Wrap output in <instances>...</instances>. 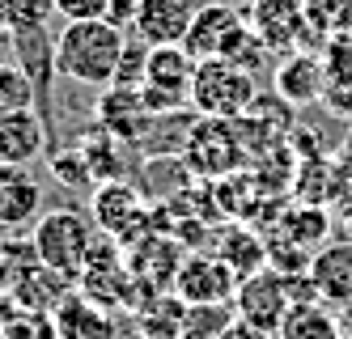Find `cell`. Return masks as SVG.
Here are the masks:
<instances>
[{"label": "cell", "mask_w": 352, "mask_h": 339, "mask_svg": "<svg viewBox=\"0 0 352 339\" xmlns=\"http://www.w3.org/2000/svg\"><path fill=\"white\" fill-rule=\"evenodd\" d=\"M98 242V229L89 217L72 212V208H56V212H43L34 221V233H30V246L38 254L43 267H52L68 280H77L89 263V250Z\"/></svg>", "instance_id": "cell-2"}, {"label": "cell", "mask_w": 352, "mask_h": 339, "mask_svg": "<svg viewBox=\"0 0 352 339\" xmlns=\"http://www.w3.org/2000/svg\"><path fill=\"white\" fill-rule=\"evenodd\" d=\"M234 305H187L179 339H221L234 327Z\"/></svg>", "instance_id": "cell-25"}, {"label": "cell", "mask_w": 352, "mask_h": 339, "mask_svg": "<svg viewBox=\"0 0 352 339\" xmlns=\"http://www.w3.org/2000/svg\"><path fill=\"white\" fill-rule=\"evenodd\" d=\"M52 9L64 21H98L107 17V0H52Z\"/></svg>", "instance_id": "cell-31"}, {"label": "cell", "mask_w": 352, "mask_h": 339, "mask_svg": "<svg viewBox=\"0 0 352 339\" xmlns=\"http://www.w3.org/2000/svg\"><path fill=\"white\" fill-rule=\"evenodd\" d=\"M238 272L221 254H183V267L174 276V297L183 305H234Z\"/></svg>", "instance_id": "cell-8"}, {"label": "cell", "mask_w": 352, "mask_h": 339, "mask_svg": "<svg viewBox=\"0 0 352 339\" xmlns=\"http://www.w3.org/2000/svg\"><path fill=\"white\" fill-rule=\"evenodd\" d=\"M89 221L102 238H111L119 246H136L140 238L153 233V204L128 178L98 182L89 191Z\"/></svg>", "instance_id": "cell-5"}, {"label": "cell", "mask_w": 352, "mask_h": 339, "mask_svg": "<svg viewBox=\"0 0 352 339\" xmlns=\"http://www.w3.org/2000/svg\"><path fill=\"white\" fill-rule=\"evenodd\" d=\"M280 339H344V331L331 309H322L318 301H301L280 322Z\"/></svg>", "instance_id": "cell-22"}, {"label": "cell", "mask_w": 352, "mask_h": 339, "mask_svg": "<svg viewBox=\"0 0 352 339\" xmlns=\"http://www.w3.org/2000/svg\"><path fill=\"white\" fill-rule=\"evenodd\" d=\"M344 339H352V335H344Z\"/></svg>", "instance_id": "cell-36"}, {"label": "cell", "mask_w": 352, "mask_h": 339, "mask_svg": "<svg viewBox=\"0 0 352 339\" xmlns=\"http://www.w3.org/2000/svg\"><path fill=\"white\" fill-rule=\"evenodd\" d=\"M344 166L352 170V132H348V140H344Z\"/></svg>", "instance_id": "cell-35"}, {"label": "cell", "mask_w": 352, "mask_h": 339, "mask_svg": "<svg viewBox=\"0 0 352 339\" xmlns=\"http://www.w3.org/2000/svg\"><path fill=\"white\" fill-rule=\"evenodd\" d=\"M123 259H128V272H132L140 293L174 289V276L183 267V250L170 242V233H157V229L148 233V238H140L136 246L123 250Z\"/></svg>", "instance_id": "cell-10"}, {"label": "cell", "mask_w": 352, "mask_h": 339, "mask_svg": "<svg viewBox=\"0 0 352 339\" xmlns=\"http://www.w3.org/2000/svg\"><path fill=\"white\" fill-rule=\"evenodd\" d=\"M246 21H250V30L259 34V43L272 51V56L301 51V39L310 34L306 13H301V0H255Z\"/></svg>", "instance_id": "cell-9"}, {"label": "cell", "mask_w": 352, "mask_h": 339, "mask_svg": "<svg viewBox=\"0 0 352 339\" xmlns=\"http://www.w3.org/2000/svg\"><path fill=\"white\" fill-rule=\"evenodd\" d=\"M119 339H123V335H119Z\"/></svg>", "instance_id": "cell-37"}, {"label": "cell", "mask_w": 352, "mask_h": 339, "mask_svg": "<svg viewBox=\"0 0 352 339\" xmlns=\"http://www.w3.org/2000/svg\"><path fill=\"white\" fill-rule=\"evenodd\" d=\"M327 229H331V217L322 212V204H293L280 212V221H276V233L280 238H289L293 246H314L327 238Z\"/></svg>", "instance_id": "cell-21"}, {"label": "cell", "mask_w": 352, "mask_h": 339, "mask_svg": "<svg viewBox=\"0 0 352 339\" xmlns=\"http://www.w3.org/2000/svg\"><path fill=\"white\" fill-rule=\"evenodd\" d=\"M52 318H56V339H119L115 314L81 293H68L52 309Z\"/></svg>", "instance_id": "cell-17"}, {"label": "cell", "mask_w": 352, "mask_h": 339, "mask_svg": "<svg viewBox=\"0 0 352 339\" xmlns=\"http://www.w3.org/2000/svg\"><path fill=\"white\" fill-rule=\"evenodd\" d=\"M259 98L255 72L234 60H195L191 81V111L208 119H242Z\"/></svg>", "instance_id": "cell-4"}, {"label": "cell", "mask_w": 352, "mask_h": 339, "mask_svg": "<svg viewBox=\"0 0 352 339\" xmlns=\"http://www.w3.org/2000/svg\"><path fill=\"white\" fill-rule=\"evenodd\" d=\"M0 331H5V339H56V318L17 305L13 314L0 322Z\"/></svg>", "instance_id": "cell-28"}, {"label": "cell", "mask_w": 352, "mask_h": 339, "mask_svg": "<svg viewBox=\"0 0 352 339\" xmlns=\"http://www.w3.org/2000/svg\"><path fill=\"white\" fill-rule=\"evenodd\" d=\"M77 149L85 153V162L94 170V182H115V178L128 174V153H123V140H115L111 132H102V127L89 132Z\"/></svg>", "instance_id": "cell-23"}, {"label": "cell", "mask_w": 352, "mask_h": 339, "mask_svg": "<svg viewBox=\"0 0 352 339\" xmlns=\"http://www.w3.org/2000/svg\"><path fill=\"white\" fill-rule=\"evenodd\" d=\"M38 102V89L30 81V72L21 68L17 60L0 68V111H26Z\"/></svg>", "instance_id": "cell-27"}, {"label": "cell", "mask_w": 352, "mask_h": 339, "mask_svg": "<svg viewBox=\"0 0 352 339\" xmlns=\"http://www.w3.org/2000/svg\"><path fill=\"white\" fill-rule=\"evenodd\" d=\"M43 217V182L30 166H5L0 162V225L21 229Z\"/></svg>", "instance_id": "cell-16"}, {"label": "cell", "mask_w": 352, "mask_h": 339, "mask_svg": "<svg viewBox=\"0 0 352 339\" xmlns=\"http://www.w3.org/2000/svg\"><path fill=\"white\" fill-rule=\"evenodd\" d=\"M47 149V119L26 111H0V162L5 166H34Z\"/></svg>", "instance_id": "cell-15"}, {"label": "cell", "mask_w": 352, "mask_h": 339, "mask_svg": "<svg viewBox=\"0 0 352 339\" xmlns=\"http://www.w3.org/2000/svg\"><path fill=\"white\" fill-rule=\"evenodd\" d=\"M242 21H246V13H238L234 5H225V0L195 5V17H191V30H187L183 47L191 51L195 60H221Z\"/></svg>", "instance_id": "cell-14"}, {"label": "cell", "mask_w": 352, "mask_h": 339, "mask_svg": "<svg viewBox=\"0 0 352 339\" xmlns=\"http://www.w3.org/2000/svg\"><path fill=\"white\" fill-rule=\"evenodd\" d=\"M94 123L102 127V132H111L115 140L136 144V140H144L148 132H153L157 115L144 107L140 89H119V85H111V89H102V98H98V107H94Z\"/></svg>", "instance_id": "cell-11"}, {"label": "cell", "mask_w": 352, "mask_h": 339, "mask_svg": "<svg viewBox=\"0 0 352 339\" xmlns=\"http://www.w3.org/2000/svg\"><path fill=\"white\" fill-rule=\"evenodd\" d=\"M144 60H148V47L128 34V43H123V60H119V72H115V85L119 89H140L144 81Z\"/></svg>", "instance_id": "cell-30"}, {"label": "cell", "mask_w": 352, "mask_h": 339, "mask_svg": "<svg viewBox=\"0 0 352 339\" xmlns=\"http://www.w3.org/2000/svg\"><path fill=\"white\" fill-rule=\"evenodd\" d=\"M17 60V43H13V30L9 25H0V68Z\"/></svg>", "instance_id": "cell-33"}, {"label": "cell", "mask_w": 352, "mask_h": 339, "mask_svg": "<svg viewBox=\"0 0 352 339\" xmlns=\"http://www.w3.org/2000/svg\"><path fill=\"white\" fill-rule=\"evenodd\" d=\"M221 339H276V335H263V331H255V327H246V322H238V318H234V327L225 331Z\"/></svg>", "instance_id": "cell-34"}, {"label": "cell", "mask_w": 352, "mask_h": 339, "mask_svg": "<svg viewBox=\"0 0 352 339\" xmlns=\"http://www.w3.org/2000/svg\"><path fill=\"white\" fill-rule=\"evenodd\" d=\"M289 309H293L289 280L280 272H272V267L246 276L238 284V293H234V314H238V322L255 327L263 335H276V339H280V322L289 318Z\"/></svg>", "instance_id": "cell-7"}, {"label": "cell", "mask_w": 352, "mask_h": 339, "mask_svg": "<svg viewBox=\"0 0 352 339\" xmlns=\"http://www.w3.org/2000/svg\"><path fill=\"white\" fill-rule=\"evenodd\" d=\"M310 280L322 301H336L348 305L352 301V242H336V246H322L310 259Z\"/></svg>", "instance_id": "cell-19"}, {"label": "cell", "mask_w": 352, "mask_h": 339, "mask_svg": "<svg viewBox=\"0 0 352 339\" xmlns=\"http://www.w3.org/2000/svg\"><path fill=\"white\" fill-rule=\"evenodd\" d=\"M322 68H327L322 107L331 115L352 119V30L322 43Z\"/></svg>", "instance_id": "cell-18"}, {"label": "cell", "mask_w": 352, "mask_h": 339, "mask_svg": "<svg viewBox=\"0 0 352 339\" xmlns=\"http://www.w3.org/2000/svg\"><path fill=\"white\" fill-rule=\"evenodd\" d=\"M191 81H195V56L187 47H148L140 98L157 119L191 107Z\"/></svg>", "instance_id": "cell-6"}, {"label": "cell", "mask_w": 352, "mask_h": 339, "mask_svg": "<svg viewBox=\"0 0 352 339\" xmlns=\"http://www.w3.org/2000/svg\"><path fill=\"white\" fill-rule=\"evenodd\" d=\"M52 174H56V182H64V187H77V191H94L98 182H94V170H89V162H85V153L72 144V149H64V153H56L52 157Z\"/></svg>", "instance_id": "cell-29"}, {"label": "cell", "mask_w": 352, "mask_h": 339, "mask_svg": "<svg viewBox=\"0 0 352 339\" xmlns=\"http://www.w3.org/2000/svg\"><path fill=\"white\" fill-rule=\"evenodd\" d=\"M52 0H0V25H9L13 34L21 30H47L52 17Z\"/></svg>", "instance_id": "cell-26"}, {"label": "cell", "mask_w": 352, "mask_h": 339, "mask_svg": "<svg viewBox=\"0 0 352 339\" xmlns=\"http://www.w3.org/2000/svg\"><path fill=\"white\" fill-rule=\"evenodd\" d=\"M136 13H140V0H107V17L102 21H111L115 30H132Z\"/></svg>", "instance_id": "cell-32"}, {"label": "cell", "mask_w": 352, "mask_h": 339, "mask_svg": "<svg viewBox=\"0 0 352 339\" xmlns=\"http://www.w3.org/2000/svg\"><path fill=\"white\" fill-rule=\"evenodd\" d=\"M217 254L238 272V280H246V276H255V272L267 267V242L255 229H246V225H234L225 238H217Z\"/></svg>", "instance_id": "cell-20"}, {"label": "cell", "mask_w": 352, "mask_h": 339, "mask_svg": "<svg viewBox=\"0 0 352 339\" xmlns=\"http://www.w3.org/2000/svg\"><path fill=\"white\" fill-rule=\"evenodd\" d=\"M128 30H115L111 21H64L56 34V72L89 89H111L123 60Z\"/></svg>", "instance_id": "cell-1"}, {"label": "cell", "mask_w": 352, "mask_h": 339, "mask_svg": "<svg viewBox=\"0 0 352 339\" xmlns=\"http://www.w3.org/2000/svg\"><path fill=\"white\" fill-rule=\"evenodd\" d=\"M272 85H276V94H280L293 111L310 107V102H322V89H327L322 51H289V56H280Z\"/></svg>", "instance_id": "cell-13"}, {"label": "cell", "mask_w": 352, "mask_h": 339, "mask_svg": "<svg viewBox=\"0 0 352 339\" xmlns=\"http://www.w3.org/2000/svg\"><path fill=\"white\" fill-rule=\"evenodd\" d=\"M195 17V0H140L132 30L144 47H183Z\"/></svg>", "instance_id": "cell-12"}, {"label": "cell", "mask_w": 352, "mask_h": 339, "mask_svg": "<svg viewBox=\"0 0 352 339\" xmlns=\"http://www.w3.org/2000/svg\"><path fill=\"white\" fill-rule=\"evenodd\" d=\"M183 162H187L191 178L221 182V178L246 170L250 153H246V140H242L234 119L195 115V123L187 127V136H183Z\"/></svg>", "instance_id": "cell-3"}, {"label": "cell", "mask_w": 352, "mask_h": 339, "mask_svg": "<svg viewBox=\"0 0 352 339\" xmlns=\"http://www.w3.org/2000/svg\"><path fill=\"white\" fill-rule=\"evenodd\" d=\"M301 13L318 43L352 30V0H301Z\"/></svg>", "instance_id": "cell-24"}]
</instances>
